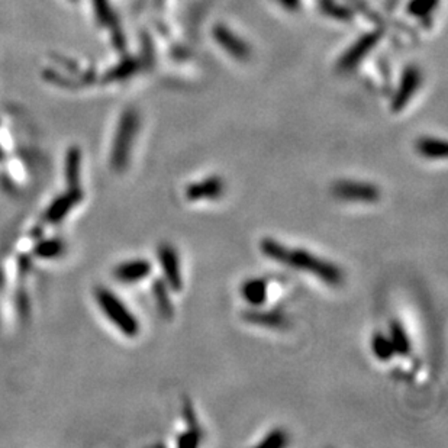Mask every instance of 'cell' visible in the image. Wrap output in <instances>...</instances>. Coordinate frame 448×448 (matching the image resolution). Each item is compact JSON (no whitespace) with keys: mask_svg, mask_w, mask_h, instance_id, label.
Returning <instances> with one entry per match:
<instances>
[{"mask_svg":"<svg viewBox=\"0 0 448 448\" xmlns=\"http://www.w3.org/2000/svg\"><path fill=\"white\" fill-rule=\"evenodd\" d=\"M280 2H282L285 9L296 10L299 8V3H301V0H280Z\"/></svg>","mask_w":448,"mask_h":448,"instance_id":"cell-23","label":"cell"},{"mask_svg":"<svg viewBox=\"0 0 448 448\" xmlns=\"http://www.w3.org/2000/svg\"><path fill=\"white\" fill-rule=\"evenodd\" d=\"M202 441V433L199 428L191 426L177 437V447L180 448H196Z\"/></svg>","mask_w":448,"mask_h":448,"instance_id":"cell-21","label":"cell"},{"mask_svg":"<svg viewBox=\"0 0 448 448\" xmlns=\"http://www.w3.org/2000/svg\"><path fill=\"white\" fill-rule=\"evenodd\" d=\"M322 10L328 15V16H332L335 17V20H338V21H351V17H352V10H350L348 8L345 6H341V5H337L335 2H332V0H322Z\"/></svg>","mask_w":448,"mask_h":448,"instance_id":"cell-20","label":"cell"},{"mask_svg":"<svg viewBox=\"0 0 448 448\" xmlns=\"http://www.w3.org/2000/svg\"><path fill=\"white\" fill-rule=\"evenodd\" d=\"M96 301L106 318L114 324L125 335V337L128 338L137 337L141 329L140 321L114 292H110L107 289H98Z\"/></svg>","mask_w":448,"mask_h":448,"instance_id":"cell-2","label":"cell"},{"mask_svg":"<svg viewBox=\"0 0 448 448\" xmlns=\"http://www.w3.org/2000/svg\"><path fill=\"white\" fill-rule=\"evenodd\" d=\"M389 340L394 345L395 354L399 357H408L410 351H412V343H410V337L403 327V324L398 320H394L389 324Z\"/></svg>","mask_w":448,"mask_h":448,"instance_id":"cell-13","label":"cell"},{"mask_svg":"<svg viewBox=\"0 0 448 448\" xmlns=\"http://www.w3.org/2000/svg\"><path fill=\"white\" fill-rule=\"evenodd\" d=\"M153 271V266L148 260H129L125 263L119 264L115 269V277L119 280L121 283H138L141 280L147 278Z\"/></svg>","mask_w":448,"mask_h":448,"instance_id":"cell-11","label":"cell"},{"mask_svg":"<svg viewBox=\"0 0 448 448\" xmlns=\"http://www.w3.org/2000/svg\"><path fill=\"white\" fill-rule=\"evenodd\" d=\"M153 296L156 305L158 308V312L161 313L163 318L172 320L174 315V305L172 301V290L167 286L164 280H156L153 285Z\"/></svg>","mask_w":448,"mask_h":448,"instance_id":"cell-15","label":"cell"},{"mask_svg":"<svg viewBox=\"0 0 448 448\" xmlns=\"http://www.w3.org/2000/svg\"><path fill=\"white\" fill-rule=\"evenodd\" d=\"M289 444V434L283 428H274L269 431L264 438L261 440L257 447L258 448H282Z\"/></svg>","mask_w":448,"mask_h":448,"instance_id":"cell-18","label":"cell"},{"mask_svg":"<svg viewBox=\"0 0 448 448\" xmlns=\"http://www.w3.org/2000/svg\"><path fill=\"white\" fill-rule=\"evenodd\" d=\"M241 296L250 308L264 306L269 297V282L263 277L248 278L241 286Z\"/></svg>","mask_w":448,"mask_h":448,"instance_id":"cell-12","label":"cell"},{"mask_svg":"<svg viewBox=\"0 0 448 448\" xmlns=\"http://www.w3.org/2000/svg\"><path fill=\"white\" fill-rule=\"evenodd\" d=\"M380 38H382V32L379 31H371L361 35L360 38L354 43L340 59L338 61L340 70L348 71V70H352L354 67H357L359 63H361L367 55L375 50Z\"/></svg>","mask_w":448,"mask_h":448,"instance_id":"cell-7","label":"cell"},{"mask_svg":"<svg viewBox=\"0 0 448 448\" xmlns=\"http://www.w3.org/2000/svg\"><path fill=\"white\" fill-rule=\"evenodd\" d=\"M371 352L379 361H383V363L390 361L396 356L394 345H391L389 340V335L383 332H376L371 337Z\"/></svg>","mask_w":448,"mask_h":448,"instance_id":"cell-16","label":"cell"},{"mask_svg":"<svg viewBox=\"0 0 448 448\" xmlns=\"http://www.w3.org/2000/svg\"><path fill=\"white\" fill-rule=\"evenodd\" d=\"M417 151L426 160H445L448 154V145L441 138L422 137L417 141Z\"/></svg>","mask_w":448,"mask_h":448,"instance_id":"cell-14","label":"cell"},{"mask_svg":"<svg viewBox=\"0 0 448 448\" xmlns=\"http://www.w3.org/2000/svg\"><path fill=\"white\" fill-rule=\"evenodd\" d=\"M332 196L343 202L376 203L382 199L379 186L359 180H338L332 186Z\"/></svg>","mask_w":448,"mask_h":448,"instance_id":"cell-4","label":"cell"},{"mask_svg":"<svg viewBox=\"0 0 448 448\" xmlns=\"http://www.w3.org/2000/svg\"><path fill=\"white\" fill-rule=\"evenodd\" d=\"M140 117L135 110H128L119 122L117 138L112 151V165L117 172H124L129 163L133 144L140 129Z\"/></svg>","mask_w":448,"mask_h":448,"instance_id":"cell-3","label":"cell"},{"mask_svg":"<svg viewBox=\"0 0 448 448\" xmlns=\"http://www.w3.org/2000/svg\"><path fill=\"white\" fill-rule=\"evenodd\" d=\"M157 258L164 276V282L170 288L172 292H181L183 290V274H181V264L177 250L172 244H161L157 248Z\"/></svg>","mask_w":448,"mask_h":448,"instance_id":"cell-5","label":"cell"},{"mask_svg":"<svg viewBox=\"0 0 448 448\" xmlns=\"http://www.w3.org/2000/svg\"><path fill=\"white\" fill-rule=\"evenodd\" d=\"M258 248L261 254L266 258L274 261V263L306 273L315 278L321 280L322 283H325L329 288H340L345 280L344 271L338 264H335L334 261L322 258L305 248L288 247L283 242L270 237L261 239Z\"/></svg>","mask_w":448,"mask_h":448,"instance_id":"cell-1","label":"cell"},{"mask_svg":"<svg viewBox=\"0 0 448 448\" xmlns=\"http://www.w3.org/2000/svg\"><path fill=\"white\" fill-rule=\"evenodd\" d=\"M61 251V242L59 241H47L35 248V253L41 257H55Z\"/></svg>","mask_w":448,"mask_h":448,"instance_id":"cell-22","label":"cell"},{"mask_svg":"<svg viewBox=\"0 0 448 448\" xmlns=\"http://www.w3.org/2000/svg\"><path fill=\"white\" fill-rule=\"evenodd\" d=\"M227 184L221 176H209L199 181L188 184L184 191V196L189 202H203V200H218L225 195Z\"/></svg>","mask_w":448,"mask_h":448,"instance_id":"cell-9","label":"cell"},{"mask_svg":"<svg viewBox=\"0 0 448 448\" xmlns=\"http://www.w3.org/2000/svg\"><path fill=\"white\" fill-rule=\"evenodd\" d=\"M421 82H422L421 70L417 66H408L402 73L398 89L395 91L394 99H391V105H390L391 110L396 112V114L403 110L410 102V99L417 95Z\"/></svg>","mask_w":448,"mask_h":448,"instance_id":"cell-6","label":"cell"},{"mask_svg":"<svg viewBox=\"0 0 448 448\" xmlns=\"http://www.w3.org/2000/svg\"><path fill=\"white\" fill-rule=\"evenodd\" d=\"M438 3L440 0H409L406 10L409 15L425 20L435 10Z\"/></svg>","mask_w":448,"mask_h":448,"instance_id":"cell-19","label":"cell"},{"mask_svg":"<svg viewBox=\"0 0 448 448\" xmlns=\"http://www.w3.org/2000/svg\"><path fill=\"white\" fill-rule=\"evenodd\" d=\"M212 36H214V40L216 41V44L223 51H227L232 59H235L238 61H246L250 59V55H251L250 45L228 27L221 25V24L214 27Z\"/></svg>","mask_w":448,"mask_h":448,"instance_id":"cell-8","label":"cell"},{"mask_svg":"<svg viewBox=\"0 0 448 448\" xmlns=\"http://www.w3.org/2000/svg\"><path fill=\"white\" fill-rule=\"evenodd\" d=\"M242 320L247 324L267 328V329H280L285 328L288 324V318L283 312L280 311H266L261 308H251L242 313Z\"/></svg>","mask_w":448,"mask_h":448,"instance_id":"cell-10","label":"cell"},{"mask_svg":"<svg viewBox=\"0 0 448 448\" xmlns=\"http://www.w3.org/2000/svg\"><path fill=\"white\" fill-rule=\"evenodd\" d=\"M76 203V196H63L52 203V207L47 212V219L50 222H59L67 215L73 204Z\"/></svg>","mask_w":448,"mask_h":448,"instance_id":"cell-17","label":"cell"}]
</instances>
